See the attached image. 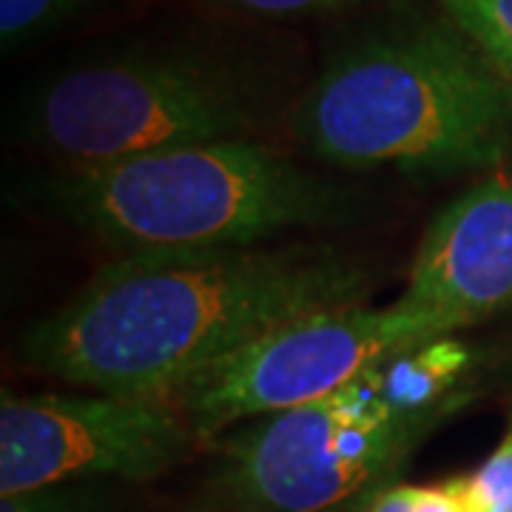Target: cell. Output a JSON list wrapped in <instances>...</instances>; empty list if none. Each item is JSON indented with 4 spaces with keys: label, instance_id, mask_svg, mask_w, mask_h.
Instances as JSON below:
<instances>
[{
    "label": "cell",
    "instance_id": "14",
    "mask_svg": "<svg viewBox=\"0 0 512 512\" xmlns=\"http://www.w3.org/2000/svg\"><path fill=\"white\" fill-rule=\"evenodd\" d=\"M365 512H410V484H390L367 501Z\"/></svg>",
    "mask_w": 512,
    "mask_h": 512
},
{
    "label": "cell",
    "instance_id": "12",
    "mask_svg": "<svg viewBox=\"0 0 512 512\" xmlns=\"http://www.w3.org/2000/svg\"><path fill=\"white\" fill-rule=\"evenodd\" d=\"M467 481L470 512H501L512 504V424L495 453Z\"/></svg>",
    "mask_w": 512,
    "mask_h": 512
},
{
    "label": "cell",
    "instance_id": "1",
    "mask_svg": "<svg viewBox=\"0 0 512 512\" xmlns=\"http://www.w3.org/2000/svg\"><path fill=\"white\" fill-rule=\"evenodd\" d=\"M367 296L370 274L330 248L134 251L37 322L23 359L94 393L171 407L197 373L276 325Z\"/></svg>",
    "mask_w": 512,
    "mask_h": 512
},
{
    "label": "cell",
    "instance_id": "4",
    "mask_svg": "<svg viewBox=\"0 0 512 512\" xmlns=\"http://www.w3.org/2000/svg\"><path fill=\"white\" fill-rule=\"evenodd\" d=\"M271 89L251 66L205 49H140L46 80L23 134L63 163H111L163 148L256 140Z\"/></svg>",
    "mask_w": 512,
    "mask_h": 512
},
{
    "label": "cell",
    "instance_id": "8",
    "mask_svg": "<svg viewBox=\"0 0 512 512\" xmlns=\"http://www.w3.org/2000/svg\"><path fill=\"white\" fill-rule=\"evenodd\" d=\"M404 299L456 328L512 308V177L467 188L430 222Z\"/></svg>",
    "mask_w": 512,
    "mask_h": 512
},
{
    "label": "cell",
    "instance_id": "9",
    "mask_svg": "<svg viewBox=\"0 0 512 512\" xmlns=\"http://www.w3.org/2000/svg\"><path fill=\"white\" fill-rule=\"evenodd\" d=\"M444 18L476 43L498 72L512 74V0H441Z\"/></svg>",
    "mask_w": 512,
    "mask_h": 512
},
{
    "label": "cell",
    "instance_id": "13",
    "mask_svg": "<svg viewBox=\"0 0 512 512\" xmlns=\"http://www.w3.org/2000/svg\"><path fill=\"white\" fill-rule=\"evenodd\" d=\"M217 6L256 15V18H305V15H330L362 6L365 0H214Z\"/></svg>",
    "mask_w": 512,
    "mask_h": 512
},
{
    "label": "cell",
    "instance_id": "11",
    "mask_svg": "<svg viewBox=\"0 0 512 512\" xmlns=\"http://www.w3.org/2000/svg\"><path fill=\"white\" fill-rule=\"evenodd\" d=\"M80 0H0V40L15 49L66 18Z\"/></svg>",
    "mask_w": 512,
    "mask_h": 512
},
{
    "label": "cell",
    "instance_id": "5",
    "mask_svg": "<svg viewBox=\"0 0 512 512\" xmlns=\"http://www.w3.org/2000/svg\"><path fill=\"white\" fill-rule=\"evenodd\" d=\"M424 430L390 407L373 367L333 396L225 439L220 481L245 512L365 510Z\"/></svg>",
    "mask_w": 512,
    "mask_h": 512
},
{
    "label": "cell",
    "instance_id": "16",
    "mask_svg": "<svg viewBox=\"0 0 512 512\" xmlns=\"http://www.w3.org/2000/svg\"><path fill=\"white\" fill-rule=\"evenodd\" d=\"M501 512H512V504H510V507H507V510H501Z\"/></svg>",
    "mask_w": 512,
    "mask_h": 512
},
{
    "label": "cell",
    "instance_id": "10",
    "mask_svg": "<svg viewBox=\"0 0 512 512\" xmlns=\"http://www.w3.org/2000/svg\"><path fill=\"white\" fill-rule=\"evenodd\" d=\"M0 498V512H100L106 490L92 481H66Z\"/></svg>",
    "mask_w": 512,
    "mask_h": 512
},
{
    "label": "cell",
    "instance_id": "15",
    "mask_svg": "<svg viewBox=\"0 0 512 512\" xmlns=\"http://www.w3.org/2000/svg\"><path fill=\"white\" fill-rule=\"evenodd\" d=\"M185 512H245L242 507H237L234 501H208V504H197L191 510Z\"/></svg>",
    "mask_w": 512,
    "mask_h": 512
},
{
    "label": "cell",
    "instance_id": "7",
    "mask_svg": "<svg viewBox=\"0 0 512 512\" xmlns=\"http://www.w3.org/2000/svg\"><path fill=\"white\" fill-rule=\"evenodd\" d=\"M194 433L174 407L120 396H12L0 402V495L66 481H151L177 467Z\"/></svg>",
    "mask_w": 512,
    "mask_h": 512
},
{
    "label": "cell",
    "instance_id": "3",
    "mask_svg": "<svg viewBox=\"0 0 512 512\" xmlns=\"http://www.w3.org/2000/svg\"><path fill=\"white\" fill-rule=\"evenodd\" d=\"M37 200L123 254L259 245L291 228L336 220L348 208L339 188L259 140L63 163Z\"/></svg>",
    "mask_w": 512,
    "mask_h": 512
},
{
    "label": "cell",
    "instance_id": "2",
    "mask_svg": "<svg viewBox=\"0 0 512 512\" xmlns=\"http://www.w3.org/2000/svg\"><path fill=\"white\" fill-rule=\"evenodd\" d=\"M501 74L450 18L390 23L330 57L293 131L339 168H490L512 146Z\"/></svg>",
    "mask_w": 512,
    "mask_h": 512
},
{
    "label": "cell",
    "instance_id": "6",
    "mask_svg": "<svg viewBox=\"0 0 512 512\" xmlns=\"http://www.w3.org/2000/svg\"><path fill=\"white\" fill-rule=\"evenodd\" d=\"M450 319L396 299L384 308L342 305L276 325L217 365L205 367L174 399L194 439L234 424L319 402L407 350L447 339Z\"/></svg>",
    "mask_w": 512,
    "mask_h": 512
}]
</instances>
